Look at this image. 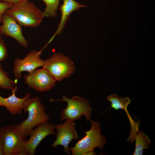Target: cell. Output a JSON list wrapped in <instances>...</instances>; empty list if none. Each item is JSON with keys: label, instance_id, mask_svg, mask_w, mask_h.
I'll list each match as a JSON object with an SVG mask.
<instances>
[{"label": "cell", "instance_id": "6da1fadb", "mask_svg": "<svg viewBox=\"0 0 155 155\" xmlns=\"http://www.w3.org/2000/svg\"><path fill=\"white\" fill-rule=\"evenodd\" d=\"M5 12L24 27H36L44 18L43 12L29 0L12 4Z\"/></svg>", "mask_w": 155, "mask_h": 155}, {"label": "cell", "instance_id": "7a4b0ae2", "mask_svg": "<svg viewBox=\"0 0 155 155\" xmlns=\"http://www.w3.org/2000/svg\"><path fill=\"white\" fill-rule=\"evenodd\" d=\"M45 110V106L38 97H30L25 100L23 110L25 113H28V116L26 119L18 125L26 137L37 125L49 121L50 116L46 113Z\"/></svg>", "mask_w": 155, "mask_h": 155}, {"label": "cell", "instance_id": "3957f363", "mask_svg": "<svg viewBox=\"0 0 155 155\" xmlns=\"http://www.w3.org/2000/svg\"><path fill=\"white\" fill-rule=\"evenodd\" d=\"M26 137L17 124L0 128V139L3 142L4 155H27L25 151Z\"/></svg>", "mask_w": 155, "mask_h": 155}, {"label": "cell", "instance_id": "277c9868", "mask_svg": "<svg viewBox=\"0 0 155 155\" xmlns=\"http://www.w3.org/2000/svg\"><path fill=\"white\" fill-rule=\"evenodd\" d=\"M90 129L85 131V136L79 140L74 147L69 148L72 155H84L94 151L96 148L102 149L106 144L105 137L101 133L100 123L98 121H90Z\"/></svg>", "mask_w": 155, "mask_h": 155}, {"label": "cell", "instance_id": "5b68a950", "mask_svg": "<svg viewBox=\"0 0 155 155\" xmlns=\"http://www.w3.org/2000/svg\"><path fill=\"white\" fill-rule=\"evenodd\" d=\"M53 100L64 101L67 103L66 107L60 114L61 122L65 119L74 122L81 119L82 115L85 116L87 122L91 119L92 108L89 102L85 98L77 96L69 98L63 95L62 99Z\"/></svg>", "mask_w": 155, "mask_h": 155}, {"label": "cell", "instance_id": "8992f818", "mask_svg": "<svg viewBox=\"0 0 155 155\" xmlns=\"http://www.w3.org/2000/svg\"><path fill=\"white\" fill-rule=\"evenodd\" d=\"M44 61L42 68L48 71L56 81L60 82L69 77L75 71L71 59L61 53H54Z\"/></svg>", "mask_w": 155, "mask_h": 155}, {"label": "cell", "instance_id": "52a82bcc", "mask_svg": "<svg viewBox=\"0 0 155 155\" xmlns=\"http://www.w3.org/2000/svg\"><path fill=\"white\" fill-rule=\"evenodd\" d=\"M25 82L34 90L40 92L49 91L55 86L56 81L44 68L36 69L24 76Z\"/></svg>", "mask_w": 155, "mask_h": 155}, {"label": "cell", "instance_id": "ba28073f", "mask_svg": "<svg viewBox=\"0 0 155 155\" xmlns=\"http://www.w3.org/2000/svg\"><path fill=\"white\" fill-rule=\"evenodd\" d=\"M55 127L54 124L48 121L37 125L30 132V137L27 140L25 148L27 154L34 155L37 147L45 137L50 135H56Z\"/></svg>", "mask_w": 155, "mask_h": 155}, {"label": "cell", "instance_id": "9c48e42d", "mask_svg": "<svg viewBox=\"0 0 155 155\" xmlns=\"http://www.w3.org/2000/svg\"><path fill=\"white\" fill-rule=\"evenodd\" d=\"M55 129L57 132L56 139L51 147L56 148L58 146H62L64 151L70 155L69 144L72 140L79 138L75 123L73 121L65 120L62 124L56 125Z\"/></svg>", "mask_w": 155, "mask_h": 155}, {"label": "cell", "instance_id": "30bf717a", "mask_svg": "<svg viewBox=\"0 0 155 155\" xmlns=\"http://www.w3.org/2000/svg\"><path fill=\"white\" fill-rule=\"evenodd\" d=\"M40 53L36 50H32L23 59L16 58L14 60L13 73L16 80L21 78L23 71L30 73L43 67L44 61L41 59Z\"/></svg>", "mask_w": 155, "mask_h": 155}, {"label": "cell", "instance_id": "8fae6325", "mask_svg": "<svg viewBox=\"0 0 155 155\" xmlns=\"http://www.w3.org/2000/svg\"><path fill=\"white\" fill-rule=\"evenodd\" d=\"M0 34L11 37L25 47L28 46L22 33L21 26L11 16L6 12L2 18Z\"/></svg>", "mask_w": 155, "mask_h": 155}, {"label": "cell", "instance_id": "7c38bea8", "mask_svg": "<svg viewBox=\"0 0 155 155\" xmlns=\"http://www.w3.org/2000/svg\"><path fill=\"white\" fill-rule=\"evenodd\" d=\"M63 1V3L60 5L58 7L61 13L60 22L57 29L47 44L51 42L57 35L62 33L67 22L69 19L70 15L73 12L79 10L81 7H86L85 5L81 4L74 0Z\"/></svg>", "mask_w": 155, "mask_h": 155}, {"label": "cell", "instance_id": "4fadbf2b", "mask_svg": "<svg viewBox=\"0 0 155 155\" xmlns=\"http://www.w3.org/2000/svg\"><path fill=\"white\" fill-rule=\"evenodd\" d=\"M18 88L11 91L12 94L6 98H4L0 96V106L5 107L12 115L21 114L23 111V104L31 94L28 93L23 98H20L16 95Z\"/></svg>", "mask_w": 155, "mask_h": 155}, {"label": "cell", "instance_id": "5bb4252c", "mask_svg": "<svg viewBox=\"0 0 155 155\" xmlns=\"http://www.w3.org/2000/svg\"><path fill=\"white\" fill-rule=\"evenodd\" d=\"M106 99L111 104L110 107L107 110L111 108L115 110H123L129 119L131 129H134L138 127L139 123L132 119L128 111L127 106L131 102V100L129 97H121L115 94L108 96Z\"/></svg>", "mask_w": 155, "mask_h": 155}, {"label": "cell", "instance_id": "9a60e30c", "mask_svg": "<svg viewBox=\"0 0 155 155\" xmlns=\"http://www.w3.org/2000/svg\"><path fill=\"white\" fill-rule=\"evenodd\" d=\"M135 141V147L133 155H142L144 150L149 148L151 142L148 135L138 129L134 137Z\"/></svg>", "mask_w": 155, "mask_h": 155}, {"label": "cell", "instance_id": "2e32d148", "mask_svg": "<svg viewBox=\"0 0 155 155\" xmlns=\"http://www.w3.org/2000/svg\"><path fill=\"white\" fill-rule=\"evenodd\" d=\"M17 82V80H13L9 78L7 73L3 69L0 63V88L12 91L17 88L16 85Z\"/></svg>", "mask_w": 155, "mask_h": 155}, {"label": "cell", "instance_id": "e0dca14e", "mask_svg": "<svg viewBox=\"0 0 155 155\" xmlns=\"http://www.w3.org/2000/svg\"><path fill=\"white\" fill-rule=\"evenodd\" d=\"M46 7L43 12L44 17L54 18L57 15V11L61 0H41Z\"/></svg>", "mask_w": 155, "mask_h": 155}, {"label": "cell", "instance_id": "ac0fdd59", "mask_svg": "<svg viewBox=\"0 0 155 155\" xmlns=\"http://www.w3.org/2000/svg\"><path fill=\"white\" fill-rule=\"evenodd\" d=\"M8 56L7 47L1 35L0 34V63Z\"/></svg>", "mask_w": 155, "mask_h": 155}, {"label": "cell", "instance_id": "d6986e66", "mask_svg": "<svg viewBox=\"0 0 155 155\" xmlns=\"http://www.w3.org/2000/svg\"><path fill=\"white\" fill-rule=\"evenodd\" d=\"M12 5L6 2L0 1V23H2V18L3 14Z\"/></svg>", "mask_w": 155, "mask_h": 155}, {"label": "cell", "instance_id": "ffe728a7", "mask_svg": "<svg viewBox=\"0 0 155 155\" xmlns=\"http://www.w3.org/2000/svg\"><path fill=\"white\" fill-rule=\"evenodd\" d=\"M27 0H0L1 1L6 2L11 4L20 3Z\"/></svg>", "mask_w": 155, "mask_h": 155}, {"label": "cell", "instance_id": "44dd1931", "mask_svg": "<svg viewBox=\"0 0 155 155\" xmlns=\"http://www.w3.org/2000/svg\"><path fill=\"white\" fill-rule=\"evenodd\" d=\"M0 155H4L3 148V142L0 139Z\"/></svg>", "mask_w": 155, "mask_h": 155}, {"label": "cell", "instance_id": "7402d4cb", "mask_svg": "<svg viewBox=\"0 0 155 155\" xmlns=\"http://www.w3.org/2000/svg\"><path fill=\"white\" fill-rule=\"evenodd\" d=\"M1 25L0 24V30H1Z\"/></svg>", "mask_w": 155, "mask_h": 155}, {"label": "cell", "instance_id": "603a6c76", "mask_svg": "<svg viewBox=\"0 0 155 155\" xmlns=\"http://www.w3.org/2000/svg\"></svg>", "mask_w": 155, "mask_h": 155}]
</instances>
